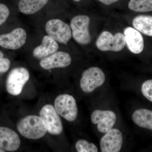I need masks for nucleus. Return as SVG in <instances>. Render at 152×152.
Wrapping results in <instances>:
<instances>
[{"instance_id": "a211bd4d", "label": "nucleus", "mask_w": 152, "mask_h": 152, "mask_svg": "<svg viewBox=\"0 0 152 152\" xmlns=\"http://www.w3.org/2000/svg\"><path fill=\"white\" fill-rule=\"evenodd\" d=\"M133 26L137 31L145 35L152 36V17L150 15H139L133 21Z\"/></svg>"}, {"instance_id": "5701e85b", "label": "nucleus", "mask_w": 152, "mask_h": 152, "mask_svg": "<svg viewBox=\"0 0 152 152\" xmlns=\"http://www.w3.org/2000/svg\"><path fill=\"white\" fill-rule=\"evenodd\" d=\"M10 14L8 7L6 5L0 3V26L7 20Z\"/></svg>"}, {"instance_id": "412c9836", "label": "nucleus", "mask_w": 152, "mask_h": 152, "mask_svg": "<svg viewBox=\"0 0 152 152\" xmlns=\"http://www.w3.org/2000/svg\"><path fill=\"white\" fill-rule=\"evenodd\" d=\"M141 91L146 99L152 102V80H149L144 82L142 86Z\"/></svg>"}, {"instance_id": "1a4fd4ad", "label": "nucleus", "mask_w": 152, "mask_h": 152, "mask_svg": "<svg viewBox=\"0 0 152 152\" xmlns=\"http://www.w3.org/2000/svg\"><path fill=\"white\" fill-rule=\"evenodd\" d=\"M27 34L21 28H17L10 33L0 35V46L5 49L16 50L26 43Z\"/></svg>"}, {"instance_id": "7ed1b4c3", "label": "nucleus", "mask_w": 152, "mask_h": 152, "mask_svg": "<svg viewBox=\"0 0 152 152\" xmlns=\"http://www.w3.org/2000/svg\"><path fill=\"white\" fill-rule=\"evenodd\" d=\"M90 21L89 17L83 15L76 16L71 20L72 35L79 44L86 45L91 42V37L89 29Z\"/></svg>"}, {"instance_id": "aec40b11", "label": "nucleus", "mask_w": 152, "mask_h": 152, "mask_svg": "<svg viewBox=\"0 0 152 152\" xmlns=\"http://www.w3.org/2000/svg\"><path fill=\"white\" fill-rule=\"evenodd\" d=\"M75 148L78 152H97L98 150L94 144L84 140H79L76 142Z\"/></svg>"}, {"instance_id": "dca6fc26", "label": "nucleus", "mask_w": 152, "mask_h": 152, "mask_svg": "<svg viewBox=\"0 0 152 152\" xmlns=\"http://www.w3.org/2000/svg\"><path fill=\"white\" fill-rule=\"evenodd\" d=\"M49 0H20L19 10L26 15H32L40 10L46 5Z\"/></svg>"}, {"instance_id": "2eb2a0df", "label": "nucleus", "mask_w": 152, "mask_h": 152, "mask_svg": "<svg viewBox=\"0 0 152 152\" xmlns=\"http://www.w3.org/2000/svg\"><path fill=\"white\" fill-rule=\"evenodd\" d=\"M58 48L56 41L48 35L44 36L40 45L34 49L33 55L35 58L42 59L56 53Z\"/></svg>"}, {"instance_id": "423d86ee", "label": "nucleus", "mask_w": 152, "mask_h": 152, "mask_svg": "<svg viewBox=\"0 0 152 152\" xmlns=\"http://www.w3.org/2000/svg\"><path fill=\"white\" fill-rule=\"evenodd\" d=\"M105 75L100 68L92 67L86 70L82 74L80 86L85 93L92 92L101 86L105 81Z\"/></svg>"}, {"instance_id": "f3484780", "label": "nucleus", "mask_w": 152, "mask_h": 152, "mask_svg": "<svg viewBox=\"0 0 152 152\" xmlns=\"http://www.w3.org/2000/svg\"><path fill=\"white\" fill-rule=\"evenodd\" d=\"M132 120L135 124L140 127L152 130V112L150 110L141 109L134 112Z\"/></svg>"}, {"instance_id": "39448f33", "label": "nucleus", "mask_w": 152, "mask_h": 152, "mask_svg": "<svg viewBox=\"0 0 152 152\" xmlns=\"http://www.w3.org/2000/svg\"><path fill=\"white\" fill-rule=\"evenodd\" d=\"M96 45L102 51L119 52L126 45L124 36L121 33L113 35L110 32L105 31L101 33L96 42Z\"/></svg>"}, {"instance_id": "9b49d317", "label": "nucleus", "mask_w": 152, "mask_h": 152, "mask_svg": "<svg viewBox=\"0 0 152 152\" xmlns=\"http://www.w3.org/2000/svg\"><path fill=\"white\" fill-rule=\"evenodd\" d=\"M101 139L100 145L101 152H120L122 146L123 137L121 131L112 129Z\"/></svg>"}, {"instance_id": "b1692460", "label": "nucleus", "mask_w": 152, "mask_h": 152, "mask_svg": "<svg viewBox=\"0 0 152 152\" xmlns=\"http://www.w3.org/2000/svg\"><path fill=\"white\" fill-rule=\"evenodd\" d=\"M99 1L106 5H110L113 3L116 2L119 0H99Z\"/></svg>"}, {"instance_id": "393cba45", "label": "nucleus", "mask_w": 152, "mask_h": 152, "mask_svg": "<svg viewBox=\"0 0 152 152\" xmlns=\"http://www.w3.org/2000/svg\"><path fill=\"white\" fill-rule=\"evenodd\" d=\"M74 1L76 2H79L80 1V0H74Z\"/></svg>"}, {"instance_id": "0eeeda50", "label": "nucleus", "mask_w": 152, "mask_h": 152, "mask_svg": "<svg viewBox=\"0 0 152 152\" xmlns=\"http://www.w3.org/2000/svg\"><path fill=\"white\" fill-rule=\"evenodd\" d=\"M45 30L48 35L60 43L66 45L72 37L70 27L59 19H52L48 21Z\"/></svg>"}, {"instance_id": "f8f14e48", "label": "nucleus", "mask_w": 152, "mask_h": 152, "mask_svg": "<svg viewBox=\"0 0 152 152\" xmlns=\"http://www.w3.org/2000/svg\"><path fill=\"white\" fill-rule=\"evenodd\" d=\"M72 61L69 54L64 52L57 51L42 59L39 64L44 69L50 70L55 68L66 67L71 64Z\"/></svg>"}, {"instance_id": "9d476101", "label": "nucleus", "mask_w": 152, "mask_h": 152, "mask_svg": "<svg viewBox=\"0 0 152 152\" xmlns=\"http://www.w3.org/2000/svg\"><path fill=\"white\" fill-rule=\"evenodd\" d=\"M91 120L94 124L97 125L99 132L106 133L111 129L115 124L117 116L112 111L96 110L92 113Z\"/></svg>"}, {"instance_id": "6e6552de", "label": "nucleus", "mask_w": 152, "mask_h": 152, "mask_svg": "<svg viewBox=\"0 0 152 152\" xmlns=\"http://www.w3.org/2000/svg\"><path fill=\"white\" fill-rule=\"evenodd\" d=\"M39 115L50 134L58 135L62 133V122L54 107L51 104L45 105L41 109Z\"/></svg>"}, {"instance_id": "4468645a", "label": "nucleus", "mask_w": 152, "mask_h": 152, "mask_svg": "<svg viewBox=\"0 0 152 152\" xmlns=\"http://www.w3.org/2000/svg\"><path fill=\"white\" fill-rule=\"evenodd\" d=\"M126 45L134 54L140 53L143 50L144 41L140 33L134 28L128 27L124 31Z\"/></svg>"}, {"instance_id": "ddd939ff", "label": "nucleus", "mask_w": 152, "mask_h": 152, "mask_svg": "<svg viewBox=\"0 0 152 152\" xmlns=\"http://www.w3.org/2000/svg\"><path fill=\"white\" fill-rule=\"evenodd\" d=\"M21 141L18 135L10 128L0 127V149L14 152L18 149Z\"/></svg>"}, {"instance_id": "20e7f679", "label": "nucleus", "mask_w": 152, "mask_h": 152, "mask_svg": "<svg viewBox=\"0 0 152 152\" xmlns=\"http://www.w3.org/2000/svg\"><path fill=\"white\" fill-rule=\"evenodd\" d=\"M29 78V72L26 68L20 67L13 69L7 78L6 82L7 91L13 96L20 95Z\"/></svg>"}, {"instance_id": "f257e3e1", "label": "nucleus", "mask_w": 152, "mask_h": 152, "mask_svg": "<svg viewBox=\"0 0 152 152\" xmlns=\"http://www.w3.org/2000/svg\"><path fill=\"white\" fill-rule=\"evenodd\" d=\"M17 129L22 136L30 140L40 139L47 132L43 120L34 115L27 116L20 120L17 125Z\"/></svg>"}, {"instance_id": "4be33fe9", "label": "nucleus", "mask_w": 152, "mask_h": 152, "mask_svg": "<svg viewBox=\"0 0 152 152\" xmlns=\"http://www.w3.org/2000/svg\"><path fill=\"white\" fill-rule=\"evenodd\" d=\"M11 63L9 59L4 58V54L0 51V73H5L10 67Z\"/></svg>"}, {"instance_id": "6ab92c4d", "label": "nucleus", "mask_w": 152, "mask_h": 152, "mask_svg": "<svg viewBox=\"0 0 152 152\" xmlns=\"http://www.w3.org/2000/svg\"><path fill=\"white\" fill-rule=\"evenodd\" d=\"M128 7L135 12H146L152 11V0H130Z\"/></svg>"}, {"instance_id": "f03ea898", "label": "nucleus", "mask_w": 152, "mask_h": 152, "mask_svg": "<svg viewBox=\"0 0 152 152\" xmlns=\"http://www.w3.org/2000/svg\"><path fill=\"white\" fill-rule=\"evenodd\" d=\"M54 107L58 114L67 121L73 122L77 119V106L73 96L67 94L58 96L55 100Z\"/></svg>"}]
</instances>
